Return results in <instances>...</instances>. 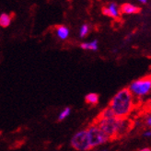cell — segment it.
I'll return each instance as SVG.
<instances>
[{
	"label": "cell",
	"instance_id": "obj_8",
	"mask_svg": "<svg viewBox=\"0 0 151 151\" xmlns=\"http://www.w3.org/2000/svg\"><path fill=\"white\" fill-rule=\"evenodd\" d=\"M114 113L111 111V109L108 106L107 108H105L104 110H102L101 111V113L99 114L96 118L95 121H98V120H103V119H111V118H114Z\"/></svg>",
	"mask_w": 151,
	"mask_h": 151
},
{
	"label": "cell",
	"instance_id": "obj_13",
	"mask_svg": "<svg viewBox=\"0 0 151 151\" xmlns=\"http://www.w3.org/2000/svg\"><path fill=\"white\" fill-rule=\"evenodd\" d=\"M69 113H70V108H65V109H64L63 110V111L60 113V115H59V117H58V120L59 121H63L64 119H65L67 116L69 115Z\"/></svg>",
	"mask_w": 151,
	"mask_h": 151
},
{
	"label": "cell",
	"instance_id": "obj_12",
	"mask_svg": "<svg viewBox=\"0 0 151 151\" xmlns=\"http://www.w3.org/2000/svg\"><path fill=\"white\" fill-rule=\"evenodd\" d=\"M80 47L84 50H91V51H96L98 50V42L97 40H94L91 42H85L80 45Z\"/></svg>",
	"mask_w": 151,
	"mask_h": 151
},
{
	"label": "cell",
	"instance_id": "obj_18",
	"mask_svg": "<svg viewBox=\"0 0 151 151\" xmlns=\"http://www.w3.org/2000/svg\"><path fill=\"white\" fill-rule=\"evenodd\" d=\"M139 2H140V3H142V4H147V0H140Z\"/></svg>",
	"mask_w": 151,
	"mask_h": 151
},
{
	"label": "cell",
	"instance_id": "obj_2",
	"mask_svg": "<svg viewBox=\"0 0 151 151\" xmlns=\"http://www.w3.org/2000/svg\"><path fill=\"white\" fill-rule=\"evenodd\" d=\"M128 89L132 95L137 98L145 97L151 92V76H146L133 81Z\"/></svg>",
	"mask_w": 151,
	"mask_h": 151
},
{
	"label": "cell",
	"instance_id": "obj_4",
	"mask_svg": "<svg viewBox=\"0 0 151 151\" xmlns=\"http://www.w3.org/2000/svg\"><path fill=\"white\" fill-rule=\"evenodd\" d=\"M87 131L88 134V138H89V143H90L91 148L96 147L98 146H101L110 140L107 135L95 124L90 125L87 129Z\"/></svg>",
	"mask_w": 151,
	"mask_h": 151
},
{
	"label": "cell",
	"instance_id": "obj_16",
	"mask_svg": "<svg viewBox=\"0 0 151 151\" xmlns=\"http://www.w3.org/2000/svg\"><path fill=\"white\" fill-rule=\"evenodd\" d=\"M143 135L146 137H151V130H147L144 132V134H143Z\"/></svg>",
	"mask_w": 151,
	"mask_h": 151
},
{
	"label": "cell",
	"instance_id": "obj_19",
	"mask_svg": "<svg viewBox=\"0 0 151 151\" xmlns=\"http://www.w3.org/2000/svg\"><path fill=\"white\" fill-rule=\"evenodd\" d=\"M102 151H107V150H102Z\"/></svg>",
	"mask_w": 151,
	"mask_h": 151
},
{
	"label": "cell",
	"instance_id": "obj_10",
	"mask_svg": "<svg viewBox=\"0 0 151 151\" xmlns=\"http://www.w3.org/2000/svg\"><path fill=\"white\" fill-rule=\"evenodd\" d=\"M85 101L88 104L96 105L99 102V95L97 93H89L85 97Z\"/></svg>",
	"mask_w": 151,
	"mask_h": 151
},
{
	"label": "cell",
	"instance_id": "obj_7",
	"mask_svg": "<svg viewBox=\"0 0 151 151\" xmlns=\"http://www.w3.org/2000/svg\"><path fill=\"white\" fill-rule=\"evenodd\" d=\"M119 9L121 14H127V15L137 14L141 11V9L139 6L131 3H124L123 5H121L119 6Z\"/></svg>",
	"mask_w": 151,
	"mask_h": 151
},
{
	"label": "cell",
	"instance_id": "obj_15",
	"mask_svg": "<svg viewBox=\"0 0 151 151\" xmlns=\"http://www.w3.org/2000/svg\"><path fill=\"white\" fill-rule=\"evenodd\" d=\"M146 124L147 125V126H149V127H151V113L147 117V119H146Z\"/></svg>",
	"mask_w": 151,
	"mask_h": 151
},
{
	"label": "cell",
	"instance_id": "obj_1",
	"mask_svg": "<svg viewBox=\"0 0 151 151\" xmlns=\"http://www.w3.org/2000/svg\"><path fill=\"white\" fill-rule=\"evenodd\" d=\"M109 107L116 118H127L134 108V98L128 88H124L113 96Z\"/></svg>",
	"mask_w": 151,
	"mask_h": 151
},
{
	"label": "cell",
	"instance_id": "obj_5",
	"mask_svg": "<svg viewBox=\"0 0 151 151\" xmlns=\"http://www.w3.org/2000/svg\"><path fill=\"white\" fill-rule=\"evenodd\" d=\"M72 147L78 151H87L91 149L87 130H83L76 134L71 139Z\"/></svg>",
	"mask_w": 151,
	"mask_h": 151
},
{
	"label": "cell",
	"instance_id": "obj_9",
	"mask_svg": "<svg viewBox=\"0 0 151 151\" xmlns=\"http://www.w3.org/2000/svg\"><path fill=\"white\" fill-rule=\"evenodd\" d=\"M56 32H57V35L60 39L65 40L67 38V36H68L69 31H68V29L64 25H57L56 26Z\"/></svg>",
	"mask_w": 151,
	"mask_h": 151
},
{
	"label": "cell",
	"instance_id": "obj_6",
	"mask_svg": "<svg viewBox=\"0 0 151 151\" xmlns=\"http://www.w3.org/2000/svg\"><path fill=\"white\" fill-rule=\"evenodd\" d=\"M102 14L105 16L112 18V19H119L121 16L119 6L116 3H110L108 6L102 7Z\"/></svg>",
	"mask_w": 151,
	"mask_h": 151
},
{
	"label": "cell",
	"instance_id": "obj_3",
	"mask_svg": "<svg viewBox=\"0 0 151 151\" xmlns=\"http://www.w3.org/2000/svg\"><path fill=\"white\" fill-rule=\"evenodd\" d=\"M118 119L119 118H111L95 121L93 124L99 126L100 129L107 135L110 140L117 138V128H118Z\"/></svg>",
	"mask_w": 151,
	"mask_h": 151
},
{
	"label": "cell",
	"instance_id": "obj_14",
	"mask_svg": "<svg viewBox=\"0 0 151 151\" xmlns=\"http://www.w3.org/2000/svg\"><path fill=\"white\" fill-rule=\"evenodd\" d=\"M88 32V25H83L80 29V37H85Z\"/></svg>",
	"mask_w": 151,
	"mask_h": 151
},
{
	"label": "cell",
	"instance_id": "obj_17",
	"mask_svg": "<svg viewBox=\"0 0 151 151\" xmlns=\"http://www.w3.org/2000/svg\"><path fill=\"white\" fill-rule=\"evenodd\" d=\"M137 151H151V148L150 147H144V148H141Z\"/></svg>",
	"mask_w": 151,
	"mask_h": 151
},
{
	"label": "cell",
	"instance_id": "obj_20",
	"mask_svg": "<svg viewBox=\"0 0 151 151\" xmlns=\"http://www.w3.org/2000/svg\"><path fill=\"white\" fill-rule=\"evenodd\" d=\"M0 134H1V132H0Z\"/></svg>",
	"mask_w": 151,
	"mask_h": 151
},
{
	"label": "cell",
	"instance_id": "obj_11",
	"mask_svg": "<svg viewBox=\"0 0 151 151\" xmlns=\"http://www.w3.org/2000/svg\"><path fill=\"white\" fill-rule=\"evenodd\" d=\"M10 21H11V17L9 14L3 13L1 16H0V26L1 27L3 28L9 27L10 24Z\"/></svg>",
	"mask_w": 151,
	"mask_h": 151
}]
</instances>
